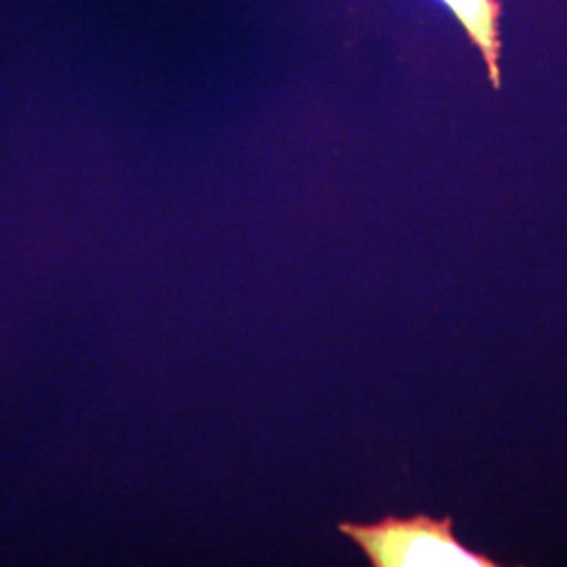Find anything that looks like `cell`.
<instances>
[{
  "instance_id": "1",
  "label": "cell",
  "mask_w": 567,
  "mask_h": 567,
  "mask_svg": "<svg viewBox=\"0 0 567 567\" xmlns=\"http://www.w3.org/2000/svg\"><path fill=\"white\" fill-rule=\"evenodd\" d=\"M372 567H496L454 536L452 517H393L377 524H341Z\"/></svg>"
},
{
  "instance_id": "2",
  "label": "cell",
  "mask_w": 567,
  "mask_h": 567,
  "mask_svg": "<svg viewBox=\"0 0 567 567\" xmlns=\"http://www.w3.org/2000/svg\"><path fill=\"white\" fill-rule=\"evenodd\" d=\"M454 11V16L463 21L471 39L480 44L486 55L489 79L494 86L501 84L498 74V41H496V18L498 4L494 0H444Z\"/></svg>"
}]
</instances>
